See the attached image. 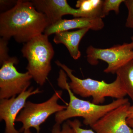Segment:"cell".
<instances>
[{
  "label": "cell",
  "mask_w": 133,
  "mask_h": 133,
  "mask_svg": "<svg viewBox=\"0 0 133 133\" xmlns=\"http://www.w3.org/2000/svg\"><path fill=\"white\" fill-rule=\"evenodd\" d=\"M87 61L90 64L96 65L98 60L106 62V73L116 74V72L133 59V43H124L107 49L95 48L90 45L86 50Z\"/></svg>",
  "instance_id": "8992f818"
},
{
  "label": "cell",
  "mask_w": 133,
  "mask_h": 133,
  "mask_svg": "<svg viewBox=\"0 0 133 133\" xmlns=\"http://www.w3.org/2000/svg\"><path fill=\"white\" fill-rule=\"evenodd\" d=\"M23 133H32V132L30 131V129H26V130H24V131H23Z\"/></svg>",
  "instance_id": "7402d4cb"
},
{
  "label": "cell",
  "mask_w": 133,
  "mask_h": 133,
  "mask_svg": "<svg viewBox=\"0 0 133 133\" xmlns=\"http://www.w3.org/2000/svg\"><path fill=\"white\" fill-rule=\"evenodd\" d=\"M66 121L73 129L74 133H97L91 129H84L81 128V122L77 119H75L73 121L68 120Z\"/></svg>",
  "instance_id": "ac0fdd59"
},
{
  "label": "cell",
  "mask_w": 133,
  "mask_h": 133,
  "mask_svg": "<svg viewBox=\"0 0 133 133\" xmlns=\"http://www.w3.org/2000/svg\"><path fill=\"white\" fill-rule=\"evenodd\" d=\"M62 91H55L49 99L39 104L27 101L24 108L16 120V122L22 124V127L19 131L23 132L24 130L33 128L35 129L37 133H39L40 126L50 115L66 109V106L58 103V100L62 98Z\"/></svg>",
  "instance_id": "5b68a950"
},
{
  "label": "cell",
  "mask_w": 133,
  "mask_h": 133,
  "mask_svg": "<svg viewBox=\"0 0 133 133\" xmlns=\"http://www.w3.org/2000/svg\"><path fill=\"white\" fill-rule=\"evenodd\" d=\"M52 133H74V130L67 121L63 124L61 128L60 125L56 124L53 126Z\"/></svg>",
  "instance_id": "d6986e66"
},
{
  "label": "cell",
  "mask_w": 133,
  "mask_h": 133,
  "mask_svg": "<svg viewBox=\"0 0 133 133\" xmlns=\"http://www.w3.org/2000/svg\"><path fill=\"white\" fill-rule=\"evenodd\" d=\"M89 30L88 28H84L76 31L58 32L55 34L53 42L57 44H64L71 57L74 59H78L81 56L79 50V43Z\"/></svg>",
  "instance_id": "7c38bea8"
},
{
  "label": "cell",
  "mask_w": 133,
  "mask_h": 133,
  "mask_svg": "<svg viewBox=\"0 0 133 133\" xmlns=\"http://www.w3.org/2000/svg\"><path fill=\"white\" fill-rule=\"evenodd\" d=\"M127 123L130 127L133 129V118L127 119Z\"/></svg>",
  "instance_id": "44dd1931"
},
{
  "label": "cell",
  "mask_w": 133,
  "mask_h": 133,
  "mask_svg": "<svg viewBox=\"0 0 133 133\" xmlns=\"http://www.w3.org/2000/svg\"><path fill=\"white\" fill-rule=\"evenodd\" d=\"M102 0H78L76 7L80 12L79 17L102 19L104 17L102 12Z\"/></svg>",
  "instance_id": "4fadbf2b"
},
{
  "label": "cell",
  "mask_w": 133,
  "mask_h": 133,
  "mask_svg": "<svg viewBox=\"0 0 133 133\" xmlns=\"http://www.w3.org/2000/svg\"><path fill=\"white\" fill-rule=\"evenodd\" d=\"M34 6L38 12L45 15L51 25L62 19L65 15L79 17L80 12L71 7L66 0H33Z\"/></svg>",
  "instance_id": "30bf717a"
},
{
  "label": "cell",
  "mask_w": 133,
  "mask_h": 133,
  "mask_svg": "<svg viewBox=\"0 0 133 133\" xmlns=\"http://www.w3.org/2000/svg\"><path fill=\"white\" fill-rule=\"evenodd\" d=\"M104 23L102 19L77 17L71 19H62L48 26L44 34L48 36L58 32L70 31L74 29L88 28L98 31L103 28Z\"/></svg>",
  "instance_id": "8fae6325"
},
{
  "label": "cell",
  "mask_w": 133,
  "mask_h": 133,
  "mask_svg": "<svg viewBox=\"0 0 133 133\" xmlns=\"http://www.w3.org/2000/svg\"><path fill=\"white\" fill-rule=\"evenodd\" d=\"M55 63L64 71L70 79L69 84L72 91L83 97H92V102L95 104L104 103L106 97L119 99L124 98L127 95L117 76L115 80L110 83L90 78L82 79L74 76L72 70L58 60L56 61Z\"/></svg>",
  "instance_id": "3957f363"
},
{
  "label": "cell",
  "mask_w": 133,
  "mask_h": 133,
  "mask_svg": "<svg viewBox=\"0 0 133 133\" xmlns=\"http://www.w3.org/2000/svg\"><path fill=\"white\" fill-rule=\"evenodd\" d=\"M131 40H132V42L133 43V36L131 37Z\"/></svg>",
  "instance_id": "603a6c76"
},
{
  "label": "cell",
  "mask_w": 133,
  "mask_h": 133,
  "mask_svg": "<svg viewBox=\"0 0 133 133\" xmlns=\"http://www.w3.org/2000/svg\"><path fill=\"white\" fill-rule=\"evenodd\" d=\"M116 74L133 104V59L118 70Z\"/></svg>",
  "instance_id": "5bb4252c"
},
{
  "label": "cell",
  "mask_w": 133,
  "mask_h": 133,
  "mask_svg": "<svg viewBox=\"0 0 133 133\" xmlns=\"http://www.w3.org/2000/svg\"><path fill=\"white\" fill-rule=\"evenodd\" d=\"M129 102L108 113L91 127L97 133H133L127 123Z\"/></svg>",
  "instance_id": "9c48e42d"
},
{
  "label": "cell",
  "mask_w": 133,
  "mask_h": 133,
  "mask_svg": "<svg viewBox=\"0 0 133 133\" xmlns=\"http://www.w3.org/2000/svg\"><path fill=\"white\" fill-rule=\"evenodd\" d=\"M125 0H105L103 1L102 12L104 17L108 15L109 12L114 11L116 14L119 12V7Z\"/></svg>",
  "instance_id": "9a60e30c"
},
{
  "label": "cell",
  "mask_w": 133,
  "mask_h": 133,
  "mask_svg": "<svg viewBox=\"0 0 133 133\" xmlns=\"http://www.w3.org/2000/svg\"><path fill=\"white\" fill-rule=\"evenodd\" d=\"M128 118H133V104L132 105H131L129 108L128 111Z\"/></svg>",
  "instance_id": "ffe728a7"
},
{
  "label": "cell",
  "mask_w": 133,
  "mask_h": 133,
  "mask_svg": "<svg viewBox=\"0 0 133 133\" xmlns=\"http://www.w3.org/2000/svg\"><path fill=\"white\" fill-rule=\"evenodd\" d=\"M50 24L45 15L38 12L32 2L17 1L14 7L0 15V35L9 40L25 43L43 34Z\"/></svg>",
  "instance_id": "6da1fadb"
},
{
  "label": "cell",
  "mask_w": 133,
  "mask_h": 133,
  "mask_svg": "<svg viewBox=\"0 0 133 133\" xmlns=\"http://www.w3.org/2000/svg\"><path fill=\"white\" fill-rule=\"evenodd\" d=\"M9 40L1 38L0 39V63L2 65L9 58L8 44Z\"/></svg>",
  "instance_id": "2e32d148"
},
{
  "label": "cell",
  "mask_w": 133,
  "mask_h": 133,
  "mask_svg": "<svg viewBox=\"0 0 133 133\" xmlns=\"http://www.w3.org/2000/svg\"><path fill=\"white\" fill-rule=\"evenodd\" d=\"M66 77V73L61 69L57 79L58 85L60 88L67 91L70 101L66 109L56 113V124L61 125L69 119L78 117L84 119L83 123L85 125L91 127L108 113L129 102L128 99L124 98L116 99L108 104L101 105L80 99L72 91Z\"/></svg>",
  "instance_id": "7a4b0ae2"
},
{
  "label": "cell",
  "mask_w": 133,
  "mask_h": 133,
  "mask_svg": "<svg viewBox=\"0 0 133 133\" xmlns=\"http://www.w3.org/2000/svg\"><path fill=\"white\" fill-rule=\"evenodd\" d=\"M48 36L43 34L24 44L22 52L28 61V71L36 83L43 86L51 70V62L55 55Z\"/></svg>",
  "instance_id": "277c9868"
},
{
  "label": "cell",
  "mask_w": 133,
  "mask_h": 133,
  "mask_svg": "<svg viewBox=\"0 0 133 133\" xmlns=\"http://www.w3.org/2000/svg\"><path fill=\"white\" fill-rule=\"evenodd\" d=\"M42 92L39 88L31 87L17 97L0 101V119L5 123V133H20L15 128V122L19 112L24 108L27 99L31 95Z\"/></svg>",
  "instance_id": "ba28073f"
},
{
  "label": "cell",
  "mask_w": 133,
  "mask_h": 133,
  "mask_svg": "<svg viewBox=\"0 0 133 133\" xmlns=\"http://www.w3.org/2000/svg\"><path fill=\"white\" fill-rule=\"evenodd\" d=\"M124 3L128 10V15L125 23L126 27L133 29V0H125Z\"/></svg>",
  "instance_id": "e0dca14e"
},
{
  "label": "cell",
  "mask_w": 133,
  "mask_h": 133,
  "mask_svg": "<svg viewBox=\"0 0 133 133\" xmlns=\"http://www.w3.org/2000/svg\"><path fill=\"white\" fill-rule=\"evenodd\" d=\"M18 60L10 57L2 64L0 69V99H9L27 90L33 78L27 71L19 72L15 66Z\"/></svg>",
  "instance_id": "52a82bcc"
}]
</instances>
